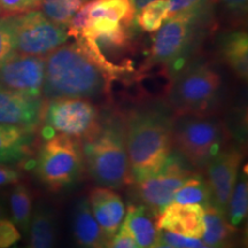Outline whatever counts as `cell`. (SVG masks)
I'll list each match as a JSON object with an SVG mask.
<instances>
[{"label":"cell","instance_id":"obj_1","mask_svg":"<svg viewBox=\"0 0 248 248\" xmlns=\"http://www.w3.org/2000/svg\"><path fill=\"white\" fill-rule=\"evenodd\" d=\"M175 114L163 101L142 104L125 117V147L131 182L154 175L164 166L172 151Z\"/></svg>","mask_w":248,"mask_h":248},{"label":"cell","instance_id":"obj_2","mask_svg":"<svg viewBox=\"0 0 248 248\" xmlns=\"http://www.w3.org/2000/svg\"><path fill=\"white\" fill-rule=\"evenodd\" d=\"M111 82L77 43L63 44L45 57L42 95L93 99L108 92Z\"/></svg>","mask_w":248,"mask_h":248},{"label":"cell","instance_id":"obj_3","mask_svg":"<svg viewBox=\"0 0 248 248\" xmlns=\"http://www.w3.org/2000/svg\"><path fill=\"white\" fill-rule=\"evenodd\" d=\"M85 168L98 185L121 188L131 182L124 122L117 116L100 121L97 131L80 141Z\"/></svg>","mask_w":248,"mask_h":248},{"label":"cell","instance_id":"obj_4","mask_svg":"<svg viewBox=\"0 0 248 248\" xmlns=\"http://www.w3.org/2000/svg\"><path fill=\"white\" fill-rule=\"evenodd\" d=\"M221 89V76L212 66L193 63L172 77L166 104L176 116L206 115L216 106Z\"/></svg>","mask_w":248,"mask_h":248},{"label":"cell","instance_id":"obj_5","mask_svg":"<svg viewBox=\"0 0 248 248\" xmlns=\"http://www.w3.org/2000/svg\"><path fill=\"white\" fill-rule=\"evenodd\" d=\"M229 131L221 120L207 115L175 116L172 147L194 168L204 169L225 148Z\"/></svg>","mask_w":248,"mask_h":248},{"label":"cell","instance_id":"obj_6","mask_svg":"<svg viewBox=\"0 0 248 248\" xmlns=\"http://www.w3.org/2000/svg\"><path fill=\"white\" fill-rule=\"evenodd\" d=\"M212 16L191 13H178L167 18L156 31L152 42L147 64H157L178 73L193 53L201 30Z\"/></svg>","mask_w":248,"mask_h":248},{"label":"cell","instance_id":"obj_7","mask_svg":"<svg viewBox=\"0 0 248 248\" xmlns=\"http://www.w3.org/2000/svg\"><path fill=\"white\" fill-rule=\"evenodd\" d=\"M85 170L80 140L66 135L46 138L37 155V177L51 191L75 185Z\"/></svg>","mask_w":248,"mask_h":248},{"label":"cell","instance_id":"obj_8","mask_svg":"<svg viewBox=\"0 0 248 248\" xmlns=\"http://www.w3.org/2000/svg\"><path fill=\"white\" fill-rule=\"evenodd\" d=\"M40 121L44 122V138L66 135L84 140L100 125L99 108L89 99L58 98L43 102Z\"/></svg>","mask_w":248,"mask_h":248},{"label":"cell","instance_id":"obj_9","mask_svg":"<svg viewBox=\"0 0 248 248\" xmlns=\"http://www.w3.org/2000/svg\"><path fill=\"white\" fill-rule=\"evenodd\" d=\"M11 22L15 52L20 54L45 58L69 38L66 28L53 23L38 11L11 16Z\"/></svg>","mask_w":248,"mask_h":248},{"label":"cell","instance_id":"obj_10","mask_svg":"<svg viewBox=\"0 0 248 248\" xmlns=\"http://www.w3.org/2000/svg\"><path fill=\"white\" fill-rule=\"evenodd\" d=\"M194 173L181 155L171 153L159 171L137 183L138 197L156 218L172 202L176 192Z\"/></svg>","mask_w":248,"mask_h":248},{"label":"cell","instance_id":"obj_11","mask_svg":"<svg viewBox=\"0 0 248 248\" xmlns=\"http://www.w3.org/2000/svg\"><path fill=\"white\" fill-rule=\"evenodd\" d=\"M45 75V58L13 53L0 64V86L40 98Z\"/></svg>","mask_w":248,"mask_h":248},{"label":"cell","instance_id":"obj_12","mask_svg":"<svg viewBox=\"0 0 248 248\" xmlns=\"http://www.w3.org/2000/svg\"><path fill=\"white\" fill-rule=\"evenodd\" d=\"M243 157V152L238 148H224L206 166L207 183L212 191L213 204L223 213H225L237 182Z\"/></svg>","mask_w":248,"mask_h":248},{"label":"cell","instance_id":"obj_13","mask_svg":"<svg viewBox=\"0 0 248 248\" xmlns=\"http://www.w3.org/2000/svg\"><path fill=\"white\" fill-rule=\"evenodd\" d=\"M43 101L0 86V124H11L32 131L39 123Z\"/></svg>","mask_w":248,"mask_h":248},{"label":"cell","instance_id":"obj_14","mask_svg":"<svg viewBox=\"0 0 248 248\" xmlns=\"http://www.w3.org/2000/svg\"><path fill=\"white\" fill-rule=\"evenodd\" d=\"M203 207L199 204L171 202L155 218L157 230L201 239L203 233Z\"/></svg>","mask_w":248,"mask_h":248},{"label":"cell","instance_id":"obj_15","mask_svg":"<svg viewBox=\"0 0 248 248\" xmlns=\"http://www.w3.org/2000/svg\"><path fill=\"white\" fill-rule=\"evenodd\" d=\"M95 221L108 238L120 230L125 216V206L119 193L113 188L99 186L91 190L88 198Z\"/></svg>","mask_w":248,"mask_h":248},{"label":"cell","instance_id":"obj_16","mask_svg":"<svg viewBox=\"0 0 248 248\" xmlns=\"http://www.w3.org/2000/svg\"><path fill=\"white\" fill-rule=\"evenodd\" d=\"M73 230L77 244L83 248H106L110 240L95 221L85 197L76 202L73 214Z\"/></svg>","mask_w":248,"mask_h":248},{"label":"cell","instance_id":"obj_17","mask_svg":"<svg viewBox=\"0 0 248 248\" xmlns=\"http://www.w3.org/2000/svg\"><path fill=\"white\" fill-rule=\"evenodd\" d=\"M123 224L126 226L138 248H151L159 241L156 221H154L152 213L144 204H129Z\"/></svg>","mask_w":248,"mask_h":248},{"label":"cell","instance_id":"obj_18","mask_svg":"<svg viewBox=\"0 0 248 248\" xmlns=\"http://www.w3.org/2000/svg\"><path fill=\"white\" fill-rule=\"evenodd\" d=\"M31 130L11 124H0V164L22 161L30 150Z\"/></svg>","mask_w":248,"mask_h":248},{"label":"cell","instance_id":"obj_19","mask_svg":"<svg viewBox=\"0 0 248 248\" xmlns=\"http://www.w3.org/2000/svg\"><path fill=\"white\" fill-rule=\"evenodd\" d=\"M221 54L225 63L241 79L248 76V36L245 31H233L222 37Z\"/></svg>","mask_w":248,"mask_h":248},{"label":"cell","instance_id":"obj_20","mask_svg":"<svg viewBox=\"0 0 248 248\" xmlns=\"http://www.w3.org/2000/svg\"><path fill=\"white\" fill-rule=\"evenodd\" d=\"M29 234V248H54L57 221L53 210L46 204L39 203L33 212Z\"/></svg>","mask_w":248,"mask_h":248},{"label":"cell","instance_id":"obj_21","mask_svg":"<svg viewBox=\"0 0 248 248\" xmlns=\"http://www.w3.org/2000/svg\"><path fill=\"white\" fill-rule=\"evenodd\" d=\"M234 231L235 228L228 221L225 213H223L214 204H209L204 208L203 233L201 237L204 245H210V246L229 245Z\"/></svg>","mask_w":248,"mask_h":248},{"label":"cell","instance_id":"obj_22","mask_svg":"<svg viewBox=\"0 0 248 248\" xmlns=\"http://www.w3.org/2000/svg\"><path fill=\"white\" fill-rule=\"evenodd\" d=\"M32 192L24 183H16L9 194V206L13 223L24 234L29 233L32 217Z\"/></svg>","mask_w":248,"mask_h":248},{"label":"cell","instance_id":"obj_23","mask_svg":"<svg viewBox=\"0 0 248 248\" xmlns=\"http://www.w3.org/2000/svg\"><path fill=\"white\" fill-rule=\"evenodd\" d=\"M90 6L91 20L109 18L125 27H131L135 21L136 13L131 0H92Z\"/></svg>","mask_w":248,"mask_h":248},{"label":"cell","instance_id":"obj_24","mask_svg":"<svg viewBox=\"0 0 248 248\" xmlns=\"http://www.w3.org/2000/svg\"><path fill=\"white\" fill-rule=\"evenodd\" d=\"M172 202L179 204H199L203 208L213 204L212 191H210L207 179L195 172L176 192Z\"/></svg>","mask_w":248,"mask_h":248},{"label":"cell","instance_id":"obj_25","mask_svg":"<svg viewBox=\"0 0 248 248\" xmlns=\"http://www.w3.org/2000/svg\"><path fill=\"white\" fill-rule=\"evenodd\" d=\"M248 210V183L246 173L241 172L239 181L235 182L231 197L226 206L225 215L230 224L239 226L247 216Z\"/></svg>","mask_w":248,"mask_h":248},{"label":"cell","instance_id":"obj_26","mask_svg":"<svg viewBox=\"0 0 248 248\" xmlns=\"http://www.w3.org/2000/svg\"><path fill=\"white\" fill-rule=\"evenodd\" d=\"M169 18V0H154L136 14V23L145 32H156Z\"/></svg>","mask_w":248,"mask_h":248},{"label":"cell","instance_id":"obj_27","mask_svg":"<svg viewBox=\"0 0 248 248\" xmlns=\"http://www.w3.org/2000/svg\"><path fill=\"white\" fill-rule=\"evenodd\" d=\"M85 1L88 0H42L39 8L49 21L67 29L71 17Z\"/></svg>","mask_w":248,"mask_h":248},{"label":"cell","instance_id":"obj_28","mask_svg":"<svg viewBox=\"0 0 248 248\" xmlns=\"http://www.w3.org/2000/svg\"><path fill=\"white\" fill-rule=\"evenodd\" d=\"M214 0H169V17L178 13L212 16Z\"/></svg>","mask_w":248,"mask_h":248},{"label":"cell","instance_id":"obj_29","mask_svg":"<svg viewBox=\"0 0 248 248\" xmlns=\"http://www.w3.org/2000/svg\"><path fill=\"white\" fill-rule=\"evenodd\" d=\"M42 0H0V16L11 17L40 7Z\"/></svg>","mask_w":248,"mask_h":248},{"label":"cell","instance_id":"obj_30","mask_svg":"<svg viewBox=\"0 0 248 248\" xmlns=\"http://www.w3.org/2000/svg\"><path fill=\"white\" fill-rule=\"evenodd\" d=\"M13 53H15V42L11 17L0 16V64Z\"/></svg>","mask_w":248,"mask_h":248},{"label":"cell","instance_id":"obj_31","mask_svg":"<svg viewBox=\"0 0 248 248\" xmlns=\"http://www.w3.org/2000/svg\"><path fill=\"white\" fill-rule=\"evenodd\" d=\"M159 241H162L173 248H201L204 245L200 238L186 237V235L163 230H159Z\"/></svg>","mask_w":248,"mask_h":248},{"label":"cell","instance_id":"obj_32","mask_svg":"<svg viewBox=\"0 0 248 248\" xmlns=\"http://www.w3.org/2000/svg\"><path fill=\"white\" fill-rule=\"evenodd\" d=\"M90 2H85L84 5L76 12L75 15L71 17L69 24H68V37H74L77 39L82 35L83 30L89 26L91 22V17H90Z\"/></svg>","mask_w":248,"mask_h":248},{"label":"cell","instance_id":"obj_33","mask_svg":"<svg viewBox=\"0 0 248 248\" xmlns=\"http://www.w3.org/2000/svg\"><path fill=\"white\" fill-rule=\"evenodd\" d=\"M21 239L20 230L9 219L0 221V248H8Z\"/></svg>","mask_w":248,"mask_h":248},{"label":"cell","instance_id":"obj_34","mask_svg":"<svg viewBox=\"0 0 248 248\" xmlns=\"http://www.w3.org/2000/svg\"><path fill=\"white\" fill-rule=\"evenodd\" d=\"M106 248H138V246L130 235L126 226L122 223L120 230L108 241Z\"/></svg>","mask_w":248,"mask_h":248},{"label":"cell","instance_id":"obj_35","mask_svg":"<svg viewBox=\"0 0 248 248\" xmlns=\"http://www.w3.org/2000/svg\"><path fill=\"white\" fill-rule=\"evenodd\" d=\"M21 181V175L17 170L6 164H0V186L15 185Z\"/></svg>","mask_w":248,"mask_h":248},{"label":"cell","instance_id":"obj_36","mask_svg":"<svg viewBox=\"0 0 248 248\" xmlns=\"http://www.w3.org/2000/svg\"><path fill=\"white\" fill-rule=\"evenodd\" d=\"M221 2L234 15H244L247 12L248 0H221Z\"/></svg>","mask_w":248,"mask_h":248},{"label":"cell","instance_id":"obj_37","mask_svg":"<svg viewBox=\"0 0 248 248\" xmlns=\"http://www.w3.org/2000/svg\"><path fill=\"white\" fill-rule=\"evenodd\" d=\"M152 1H154V0H131L133 9H135V13L137 14L142 7H145V6L150 4Z\"/></svg>","mask_w":248,"mask_h":248},{"label":"cell","instance_id":"obj_38","mask_svg":"<svg viewBox=\"0 0 248 248\" xmlns=\"http://www.w3.org/2000/svg\"><path fill=\"white\" fill-rule=\"evenodd\" d=\"M7 218H8L7 210H6L4 203L0 201V221H2V219H7Z\"/></svg>","mask_w":248,"mask_h":248},{"label":"cell","instance_id":"obj_39","mask_svg":"<svg viewBox=\"0 0 248 248\" xmlns=\"http://www.w3.org/2000/svg\"><path fill=\"white\" fill-rule=\"evenodd\" d=\"M151 248H173V247H171V246H169V245L162 243V241H157V243L155 244L154 246H152Z\"/></svg>","mask_w":248,"mask_h":248},{"label":"cell","instance_id":"obj_40","mask_svg":"<svg viewBox=\"0 0 248 248\" xmlns=\"http://www.w3.org/2000/svg\"><path fill=\"white\" fill-rule=\"evenodd\" d=\"M201 248H230L229 245H219V246H210V245H203Z\"/></svg>","mask_w":248,"mask_h":248}]
</instances>
